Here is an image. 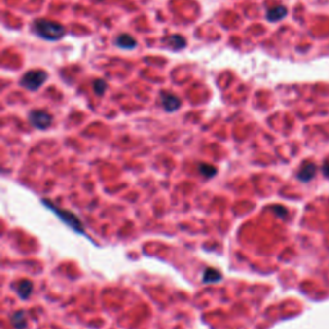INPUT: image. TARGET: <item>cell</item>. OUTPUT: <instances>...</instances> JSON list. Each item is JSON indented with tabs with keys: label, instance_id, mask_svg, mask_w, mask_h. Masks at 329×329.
<instances>
[{
	"label": "cell",
	"instance_id": "6da1fadb",
	"mask_svg": "<svg viewBox=\"0 0 329 329\" xmlns=\"http://www.w3.org/2000/svg\"><path fill=\"white\" fill-rule=\"evenodd\" d=\"M33 30L36 35L49 41H57L62 39L66 34L65 27L61 23L48 20H36L33 25Z\"/></svg>",
	"mask_w": 329,
	"mask_h": 329
},
{
	"label": "cell",
	"instance_id": "7a4b0ae2",
	"mask_svg": "<svg viewBox=\"0 0 329 329\" xmlns=\"http://www.w3.org/2000/svg\"><path fill=\"white\" fill-rule=\"evenodd\" d=\"M48 80V73L41 70H33V71L26 72L21 78V86H23L27 90L36 91L41 88L44 82Z\"/></svg>",
	"mask_w": 329,
	"mask_h": 329
},
{
	"label": "cell",
	"instance_id": "3957f363",
	"mask_svg": "<svg viewBox=\"0 0 329 329\" xmlns=\"http://www.w3.org/2000/svg\"><path fill=\"white\" fill-rule=\"evenodd\" d=\"M44 205L48 206V207H49L50 210H53V211L56 212L57 215H58L59 218L62 219V220L66 222V224L70 225L71 228L75 229V230L77 231V233H84V226H82L81 221H80V220H78V219L76 218V216L73 215V214H71V212H69V211H65V210L57 209L56 206L48 202L46 199H44Z\"/></svg>",
	"mask_w": 329,
	"mask_h": 329
},
{
	"label": "cell",
	"instance_id": "277c9868",
	"mask_svg": "<svg viewBox=\"0 0 329 329\" xmlns=\"http://www.w3.org/2000/svg\"><path fill=\"white\" fill-rule=\"evenodd\" d=\"M30 122L36 129L40 130H45L52 124V116L48 112L40 111V110H35V111L30 112Z\"/></svg>",
	"mask_w": 329,
	"mask_h": 329
},
{
	"label": "cell",
	"instance_id": "5b68a950",
	"mask_svg": "<svg viewBox=\"0 0 329 329\" xmlns=\"http://www.w3.org/2000/svg\"><path fill=\"white\" fill-rule=\"evenodd\" d=\"M161 99H162V106L166 112L178 111V110L182 107V101H180V99L174 94L162 93V95H161Z\"/></svg>",
	"mask_w": 329,
	"mask_h": 329
},
{
	"label": "cell",
	"instance_id": "8992f818",
	"mask_svg": "<svg viewBox=\"0 0 329 329\" xmlns=\"http://www.w3.org/2000/svg\"><path fill=\"white\" fill-rule=\"evenodd\" d=\"M163 42L169 46L170 49L175 50V52H178V50H182L183 48H185V45H186L185 39L182 37L180 35L169 36V37H166V39L163 40Z\"/></svg>",
	"mask_w": 329,
	"mask_h": 329
},
{
	"label": "cell",
	"instance_id": "52a82bcc",
	"mask_svg": "<svg viewBox=\"0 0 329 329\" xmlns=\"http://www.w3.org/2000/svg\"><path fill=\"white\" fill-rule=\"evenodd\" d=\"M287 16V8L283 7V5H278V7H274L271 9H269L266 14V18L270 22H278V21L283 20L284 17Z\"/></svg>",
	"mask_w": 329,
	"mask_h": 329
},
{
	"label": "cell",
	"instance_id": "ba28073f",
	"mask_svg": "<svg viewBox=\"0 0 329 329\" xmlns=\"http://www.w3.org/2000/svg\"><path fill=\"white\" fill-rule=\"evenodd\" d=\"M116 45L121 48V49H134L137 46V41L130 35L122 34V35H120L116 39Z\"/></svg>",
	"mask_w": 329,
	"mask_h": 329
},
{
	"label": "cell",
	"instance_id": "9c48e42d",
	"mask_svg": "<svg viewBox=\"0 0 329 329\" xmlns=\"http://www.w3.org/2000/svg\"><path fill=\"white\" fill-rule=\"evenodd\" d=\"M33 283L30 282V280H22V282H20L18 283V286H17V293H18V296L21 297V298H23V300H27L30 297V294H31V292H33Z\"/></svg>",
	"mask_w": 329,
	"mask_h": 329
},
{
	"label": "cell",
	"instance_id": "30bf717a",
	"mask_svg": "<svg viewBox=\"0 0 329 329\" xmlns=\"http://www.w3.org/2000/svg\"><path fill=\"white\" fill-rule=\"evenodd\" d=\"M10 322H12L14 328L17 329H25L27 326L26 315H25L23 311H17V313H14L13 315H12V318H10Z\"/></svg>",
	"mask_w": 329,
	"mask_h": 329
},
{
	"label": "cell",
	"instance_id": "8fae6325",
	"mask_svg": "<svg viewBox=\"0 0 329 329\" xmlns=\"http://www.w3.org/2000/svg\"><path fill=\"white\" fill-rule=\"evenodd\" d=\"M314 174H315V166H314L313 163H306L300 171V174H298V178L303 180V182H307V180L313 178Z\"/></svg>",
	"mask_w": 329,
	"mask_h": 329
},
{
	"label": "cell",
	"instance_id": "7c38bea8",
	"mask_svg": "<svg viewBox=\"0 0 329 329\" xmlns=\"http://www.w3.org/2000/svg\"><path fill=\"white\" fill-rule=\"evenodd\" d=\"M221 279V274L215 269H206L203 273V282L205 283H214Z\"/></svg>",
	"mask_w": 329,
	"mask_h": 329
},
{
	"label": "cell",
	"instance_id": "4fadbf2b",
	"mask_svg": "<svg viewBox=\"0 0 329 329\" xmlns=\"http://www.w3.org/2000/svg\"><path fill=\"white\" fill-rule=\"evenodd\" d=\"M93 89H94L97 95L105 94V91L107 90V82H106L105 80H102V78H98V80H95L94 85H93Z\"/></svg>",
	"mask_w": 329,
	"mask_h": 329
},
{
	"label": "cell",
	"instance_id": "5bb4252c",
	"mask_svg": "<svg viewBox=\"0 0 329 329\" xmlns=\"http://www.w3.org/2000/svg\"><path fill=\"white\" fill-rule=\"evenodd\" d=\"M199 173L202 174V175L207 176V178H211L216 174V169L211 165H206V163H202V165H199Z\"/></svg>",
	"mask_w": 329,
	"mask_h": 329
},
{
	"label": "cell",
	"instance_id": "9a60e30c",
	"mask_svg": "<svg viewBox=\"0 0 329 329\" xmlns=\"http://www.w3.org/2000/svg\"><path fill=\"white\" fill-rule=\"evenodd\" d=\"M324 173H326V174H327V175H328V176H329V165H327V166H326V167H324Z\"/></svg>",
	"mask_w": 329,
	"mask_h": 329
}]
</instances>
